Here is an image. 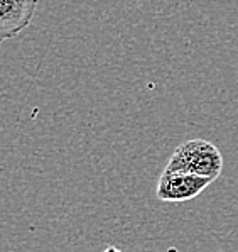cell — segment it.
Listing matches in <instances>:
<instances>
[{
	"label": "cell",
	"mask_w": 238,
	"mask_h": 252,
	"mask_svg": "<svg viewBox=\"0 0 238 252\" xmlns=\"http://www.w3.org/2000/svg\"><path fill=\"white\" fill-rule=\"evenodd\" d=\"M166 169L216 180L223 169V156L216 146L205 139H191L178 146L169 158Z\"/></svg>",
	"instance_id": "6da1fadb"
},
{
	"label": "cell",
	"mask_w": 238,
	"mask_h": 252,
	"mask_svg": "<svg viewBox=\"0 0 238 252\" xmlns=\"http://www.w3.org/2000/svg\"><path fill=\"white\" fill-rule=\"evenodd\" d=\"M211 178L198 176L191 173L181 171H167L160 174L157 183L156 195L160 201H186L198 196L208 185H211Z\"/></svg>",
	"instance_id": "7a4b0ae2"
},
{
	"label": "cell",
	"mask_w": 238,
	"mask_h": 252,
	"mask_svg": "<svg viewBox=\"0 0 238 252\" xmlns=\"http://www.w3.org/2000/svg\"><path fill=\"white\" fill-rule=\"evenodd\" d=\"M37 5L39 0H0V44L27 29Z\"/></svg>",
	"instance_id": "3957f363"
},
{
	"label": "cell",
	"mask_w": 238,
	"mask_h": 252,
	"mask_svg": "<svg viewBox=\"0 0 238 252\" xmlns=\"http://www.w3.org/2000/svg\"><path fill=\"white\" fill-rule=\"evenodd\" d=\"M103 252H124V251H120V249H118V247H106V249L105 251H103Z\"/></svg>",
	"instance_id": "277c9868"
}]
</instances>
